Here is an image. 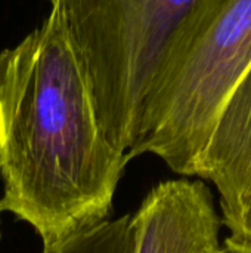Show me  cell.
<instances>
[{
  "label": "cell",
  "mask_w": 251,
  "mask_h": 253,
  "mask_svg": "<svg viewBox=\"0 0 251 253\" xmlns=\"http://www.w3.org/2000/svg\"><path fill=\"white\" fill-rule=\"evenodd\" d=\"M107 141L59 10L0 52V211L43 248L107 219L127 166Z\"/></svg>",
  "instance_id": "6da1fadb"
},
{
  "label": "cell",
  "mask_w": 251,
  "mask_h": 253,
  "mask_svg": "<svg viewBox=\"0 0 251 253\" xmlns=\"http://www.w3.org/2000/svg\"><path fill=\"white\" fill-rule=\"evenodd\" d=\"M251 65V0H195L160 58L127 160L195 176L216 120Z\"/></svg>",
  "instance_id": "7a4b0ae2"
},
{
  "label": "cell",
  "mask_w": 251,
  "mask_h": 253,
  "mask_svg": "<svg viewBox=\"0 0 251 253\" xmlns=\"http://www.w3.org/2000/svg\"><path fill=\"white\" fill-rule=\"evenodd\" d=\"M47 1L65 21L108 144L127 159L160 58L195 0Z\"/></svg>",
  "instance_id": "3957f363"
},
{
  "label": "cell",
  "mask_w": 251,
  "mask_h": 253,
  "mask_svg": "<svg viewBox=\"0 0 251 253\" xmlns=\"http://www.w3.org/2000/svg\"><path fill=\"white\" fill-rule=\"evenodd\" d=\"M195 176L219 194L225 243L251 251V65L223 104Z\"/></svg>",
  "instance_id": "277c9868"
},
{
  "label": "cell",
  "mask_w": 251,
  "mask_h": 253,
  "mask_svg": "<svg viewBox=\"0 0 251 253\" xmlns=\"http://www.w3.org/2000/svg\"><path fill=\"white\" fill-rule=\"evenodd\" d=\"M133 253H220V216L201 179L155 185L130 215Z\"/></svg>",
  "instance_id": "5b68a950"
},
{
  "label": "cell",
  "mask_w": 251,
  "mask_h": 253,
  "mask_svg": "<svg viewBox=\"0 0 251 253\" xmlns=\"http://www.w3.org/2000/svg\"><path fill=\"white\" fill-rule=\"evenodd\" d=\"M43 253H133L130 215L107 219L58 245L43 248Z\"/></svg>",
  "instance_id": "8992f818"
},
{
  "label": "cell",
  "mask_w": 251,
  "mask_h": 253,
  "mask_svg": "<svg viewBox=\"0 0 251 253\" xmlns=\"http://www.w3.org/2000/svg\"><path fill=\"white\" fill-rule=\"evenodd\" d=\"M220 253H251L249 249H243V248H237L234 245H229V243H222V252Z\"/></svg>",
  "instance_id": "52a82bcc"
},
{
  "label": "cell",
  "mask_w": 251,
  "mask_h": 253,
  "mask_svg": "<svg viewBox=\"0 0 251 253\" xmlns=\"http://www.w3.org/2000/svg\"><path fill=\"white\" fill-rule=\"evenodd\" d=\"M0 242H1V211H0Z\"/></svg>",
  "instance_id": "ba28073f"
}]
</instances>
